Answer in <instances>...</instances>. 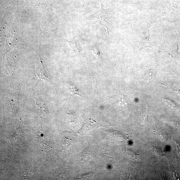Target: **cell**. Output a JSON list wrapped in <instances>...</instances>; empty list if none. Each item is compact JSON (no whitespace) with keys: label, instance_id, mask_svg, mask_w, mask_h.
<instances>
[{"label":"cell","instance_id":"1","mask_svg":"<svg viewBox=\"0 0 180 180\" xmlns=\"http://www.w3.org/2000/svg\"><path fill=\"white\" fill-rule=\"evenodd\" d=\"M110 19V15L104 10L102 7L97 13L90 15L88 19L89 20L92 21L95 23H98L105 27L108 35Z\"/></svg>","mask_w":180,"mask_h":180},{"label":"cell","instance_id":"2","mask_svg":"<svg viewBox=\"0 0 180 180\" xmlns=\"http://www.w3.org/2000/svg\"><path fill=\"white\" fill-rule=\"evenodd\" d=\"M98 127V124L95 121L90 120L83 125L82 128L79 130L78 133L81 135H84L90 130Z\"/></svg>","mask_w":180,"mask_h":180},{"label":"cell","instance_id":"3","mask_svg":"<svg viewBox=\"0 0 180 180\" xmlns=\"http://www.w3.org/2000/svg\"><path fill=\"white\" fill-rule=\"evenodd\" d=\"M91 53L94 58L97 60H101L99 51L96 46L92 45L90 49Z\"/></svg>","mask_w":180,"mask_h":180},{"label":"cell","instance_id":"4","mask_svg":"<svg viewBox=\"0 0 180 180\" xmlns=\"http://www.w3.org/2000/svg\"><path fill=\"white\" fill-rule=\"evenodd\" d=\"M68 43L70 46L73 49V50L78 52L80 54H82V48H81L80 45L79 43L77 41L75 42H70V41H66Z\"/></svg>","mask_w":180,"mask_h":180},{"label":"cell","instance_id":"5","mask_svg":"<svg viewBox=\"0 0 180 180\" xmlns=\"http://www.w3.org/2000/svg\"><path fill=\"white\" fill-rule=\"evenodd\" d=\"M37 75L39 78L44 79V80L51 83V79L49 78V76H48L46 71L45 70L38 71L37 73Z\"/></svg>","mask_w":180,"mask_h":180},{"label":"cell","instance_id":"6","mask_svg":"<svg viewBox=\"0 0 180 180\" xmlns=\"http://www.w3.org/2000/svg\"><path fill=\"white\" fill-rule=\"evenodd\" d=\"M67 88H68L69 91L73 94L78 95V96H80L79 94L78 90L77 87L75 85L72 84V83L70 82H67Z\"/></svg>","mask_w":180,"mask_h":180},{"label":"cell","instance_id":"7","mask_svg":"<svg viewBox=\"0 0 180 180\" xmlns=\"http://www.w3.org/2000/svg\"><path fill=\"white\" fill-rule=\"evenodd\" d=\"M21 131L22 130L21 128L18 129L17 131L15 132V133L13 135H11V137H9V139L10 140L12 145H13L15 144V141L17 139V137L21 135Z\"/></svg>","mask_w":180,"mask_h":180},{"label":"cell","instance_id":"8","mask_svg":"<svg viewBox=\"0 0 180 180\" xmlns=\"http://www.w3.org/2000/svg\"><path fill=\"white\" fill-rule=\"evenodd\" d=\"M162 100L165 105L167 107L171 109H175L176 108V105L172 101L169 99H163Z\"/></svg>","mask_w":180,"mask_h":180},{"label":"cell","instance_id":"9","mask_svg":"<svg viewBox=\"0 0 180 180\" xmlns=\"http://www.w3.org/2000/svg\"><path fill=\"white\" fill-rule=\"evenodd\" d=\"M170 125L177 128H180V122L175 121H169L167 122Z\"/></svg>","mask_w":180,"mask_h":180},{"label":"cell","instance_id":"10","mask_svg":"<svg viewBox=\"0 0 180 180\" xmlns=\"http://www.w3.org/2000/svg\"><path fill=\"white\" fill-rule=\"evenodd\" d=\"M153 150L158 156L161 157H163L164 155H163V152H162L161 150L159 149V148L156 147H154L153 148Z\"/></svg>","mask_w":180,"mask_h":180},{"label":"cell","instance_id":"11","mask_svg":"<svg viewBox=\"0 0 180 180\" xmlns=\"http://www.w3.org/2000/svg\"><path fill=\"white\" fill-rule=\"evenodd\" d=\"M160 137L163 140H165L167 139V136L165 132L163 130H160L159 131Z\"/></svg>","mask_w":180,"mask_h":180},{"label":"cell","instance_id":"12","mask_svg":"<svg viewBox=\"0 0 180 180\" xmlns=\"http://www.w3.org/2000/svg\"><path fill=\"white\" fill-rule=\"evenodd\" d=\"M148 113L147 107H146L145 112L141 114V119L143 122L145 121L146 117H147Z\"/></svg>","mask_w":180,"mask_h":180},{"label":"cell","instance_id":"13","mask_svg":"<svg viewBox=\"0 0 180 180\" xmlns=\"http://www.w3.org/2000/svg\"><path fill=\"white\" fill-rule=\"evenodd\" d=\"M176 151L178 155L180 157V146L177 144H176Z\"/></svg>","mask_w":180,"mask_h":180},{"label":"cell","instance_id":"14","mask_svg":"<svg viewBox=\"0 0 180 180\" xmlns=\"http://www.w3.org/2000/svg\"><path fill=\"white\" fill-rule=\"evenodd\" d=\"M174 177L175 179H180V176L177 172L173 173Z\"/></svg>","mask_w":180,"mask_h":180},{"label":"cell","instance_id":"15","mask_svg":"<svg viewBox=\"0 0 180 180\" xmlns=\"http://www.w3.org/2000/svg\"><path fill=\"white\" fill-rule=\"evenodd\" d=\"M178 47H179V49H178V53H180V44L179 43H178Z\"/></svg>","mask_w":180,"mask_h":180}]
</instances>
